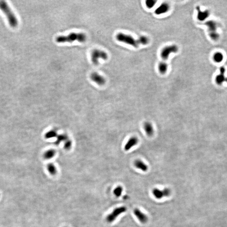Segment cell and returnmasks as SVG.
<instances>
[{"mask_svg": "<svg viewBox=\"0 0 227 227\" xmlns=\"http://www.w3.org/2000/svg\"><path fill=\"white\" fill-rule=\"evenodd\" d=\"M0 9L6 16L10 25L12 27H17L18 24V20L6 2L0 1Z\"/></svg>", "mask_w": 227, "mask_h": 227, "instance_id": "obj_1", "label": "cell"}, {"mask_svg": "<svg viewBox=\"0 0 227 227\" xmlns=\"http://www.w3.org/2000/svg\"><path fill=\"white\" fill-rule=\"evenodd\" d=\"M86 39L85 34L83 33H71L67 36H60L56 38V41L58 43L72 42L75 41L79 42H84Z\"/></svg>", "mask_w": 227, "mask_h": 227, "instance_id": "obj_2", "label": "cell"}, {"mask_svg": "<svg viewBox=\"0 0 227 227\" xmlns=\"http://www.w3.org/2000/svg\"><path fill=\"white\" fill-rule=\"evenodd\" d=\"M116 38L118 41L124 42L135 48H138L139 45L138 40L135 39L131 35L123 33H119L116 35Z\"/></svg>", "mask_w": 227, "mask_h": 227, "instance_id": "obj_3", "label": "cell"}, {"mask_svg": "<svg viewBox=\"0 0 227 227\" xmlns=\"http://www.w3.org/2000/svg\"><path fill=\"white\" fill-rule=\"evenodd\" d=\"M179 48L176 45H172L165 47L161 51L160 56L162 59V62H165L169 57L171 54L178 52Z\"/></svg>", "mask_w": 227, "mask_h": 227, "instance_id": "obj_4", "label": "cell"}, {"mask_svg": "<svg viewBox=\"0 0 227 227\" xmlns=\"http://www.w3.org/2000/svg\"><path fill=\"white\" fill-rule=\"evenodd\" d=\"M102 59L103 60H106L108 59V55L105 51L95 49L91 53V60L94 64L97 65L99 63V60Z\"/></svg>", "mask_w": 227, "mask_h": 227, "instance_id": "obj_5", "label": "cell"}, {"mask_svg": "<svg viewBox=\"0 0 227 227\" xmlns=\"http://www.w3.org/2000/svg\"><path fill=\"white\" fill-rule=\"evenodd\" d=\"M126 211L127 208L125 206H121L117 208L106 217V220L108 223H112L122 213H124Z\"/></svg>", "mask_w": 227, "mask_h": 227, "instance_id": "obj_6", "label": "cell"}, {"mask_svg": "<svg viewBox=\"0 0 227 227\" xmlns=\"http://www.w3.org/2000/svg\"><path fill=\"white\" fill-rule=\"evenodd\" d=\"M152 193L154 196L157 199H161L164 197L169 196L171 193V191L169 188H166L163 190L155 188L152 190Z\"/></svg>", "mask_w": 227, "mask_h": 227, "instance_id": "obj_7", "label": "cell"}, {"mask_svg": "<svg viewBox=\"0 0 227 227\" xmlns=\"http://www.w3.org/2000/svg\"><path fill=\"white\" fill-rule=\"evenodd\" d=\"M90 78L99 85H104L106 83V80L102 76L96 72H93L90 75Z\"/></svg>", "mask_w": 227, "mask_h": 227, "instance_id": "obj_8", "label": "cell"}, {"mask_svg": "<svg viewBox=\"0 0 227 227\" xmlns=\"http://www.w3.org/2000/svg\"><path fill=\"white\" fill-rule=\"evenodd\" d=\"M170 9V6L167 3H163L161 4L155 11V14L160 15L167 12Z\"/></svg>", "mask_w": 227, "mask_h": 227, "instance_id": "obj_9", "label": "cell"}, {"mask_svg": "<svg viewBox=\"0 0 227 227\" xmlns=\"http://www.w3.org/2000/svg\"><path fill=\"white\" fill-rule=\"evenodd\" d=\"M134 214L138 220L142 223H145L148 221V217L146 215L139 209L136 208L134 210Z\"/></svg>", "mask_w": 227, "mask_h": 227, "instance_id": "obj_10", "label": "cell"}, {"mask_svg": "<svg viewBox=\"0 0 227 227\" xmlns=\"http://www.w3.org/2000/svg\"><path fill=\"white\" fill-rule=\"evenodd\" d=\"M196 9L198 12L197 18L199 21H204L209 17V13L208 11H202L201 10L200 6H197Z\"/></svg>", "mask_w": 227, "mask_h": 227, "instance_id": "obj_11", "label": "cell"}, {"mask_svg": "<svg viewBox=\"0 0 227 227\" xmlns=\"http://www.w3.org/2000/svg\"><path fill=\"white\" fill-rule=\"evenodd\" d=\"M138 138L136 137H132L130 138L124 146V150L126 151H128L133 147L136 145L138 144Z\"/></svg>", "mask_w": 227, "mask_h": 227, "instance_id": "obj_12", "label": "cell"}, {"mask_svg": "<svg viewBox=\"0 0 227 227\" xmlns=\"http://www.w3.org/2000/svg\"><path fill=\"white\" fill-rule=\"evenodd\" d=\"M144 130L148 136L151 137L154 134V129L152 124L150 123H145L144 124Z\"/></svg>", "mask_w": 227, "mask_h": 227, "instance_id": "obj_13", "label": "cell"}, {"mask_svg": "<svg viewBox=\"0 0 227 227\" xmlns=\"http://www.w3.org/2000/svg\"><path fill=\"white\" fill-rule=\"evenodd\" d=\"M135 166L138 169H140L144 172H146L148 169V166L142 161L137 160L135 162Z\"/></svg>", "mask_w": 227, "mask_h": 227, "instance_id": "obj_14", "label": "cell"}, {"mask_svg": "<svg viewBox=\"0 0 227 227\" xmlns=\"http://www.w3.org/2000/svg\"><path fill=\"white\" fill-rule=\"evenodd\" d=\"M158 69L161 74L164 75L168 69V64L166 63L161 62L158 65Z\"/></svg>", "mask_w": 227, "mask_h": 227, "instance_id": "obj_15", "label": "cell"}, {"mask_svg": "<svg viewBox=\"0 0 227 227\" xmlns=\"http://www.w3.org/2000/svg\"><path fill=\"white\" fill-rule=\"evenodd\" d=\"M56 154V151L53 149L48 150L46 151L43 154V157L46 160H49L53 157Z\"/></svg>", "mask_w": 227, "mask_h": 227, "instance_id": "obj_16", "label": "cell"}, {"mask_svg": "<svg viewBox=\"0 0 227 227\" xmlns=\"http://www.w3.org/2000/svg\"><path fill=\"white\" fill-rule=\"evenodd\" d=\"M57 139L56 141H55V144L56 145L59 144L62 141H66L68 140L67 135L66 134H60L57 136Z\"/></svg>", "mask_w": 227, "mask_h": 227, "instance_id": "obj_17", "label": "cell"}, {"mask_svg": "<svg viewBox=\"0 0 227 227\" xmlns=\"http://www.w3.org/2000/svg\"><path fill=\"white\" fill-rule=\"evenodd\" d=\"M47 169L48 170V172L50 174L52 175H55L56 174L57 172V169L56 167L55 166V165L52 163H49L48 164L47 166Z\"/></svg>", "mask_w": 227, "mask_h": 227, "instance_id": "obj_18", "label": "cell"}, {"mask_svg": "<svg viewBox=\"0 0 227 227\" xmlns=\"http://www.w3.org/2000/svg\"><path fill=\"white\" fill-rule=\"evenodd\" d=\"M138 41L139 44L146 45L148 43V42H149V38L146 36L142 35L138 39Z\"/></svg>", "mask_w": 227, "mask_h": 227, "instance_id": "obj_19", "label": "cell"}, {"mask_svg": "<svg viewBox=\"0 0 227 227\" xmlns=\"http://www.w3.org/2000/svg\"><path fill=\"white\" fill-rule=\"evenodd\" d=\"M57 131L54 130H51L45 133V137L46 139H50L57 137Z\"/></svg>", "mask_w": 227, "mask_h": 227, "instance_id": "obj_20", "label": "cell"}, {"mask_svg": "<svg viewBox=\"0 0 227 227\" xmlns=\"http://www.w3.org/2000/svg\"><path fill=\"white\" fill-rule=\"evenodd\" d=\"M213 58L215 62L217 63H220L223 61L224 57L223 54L221 53L217 52L214 54Z\"/></svg>", "mask_w": 227, "mask_h": 227, "instance_id": "obj_21", "label": "cell"}, {"mask_svg": "<svg viewBox=\"0 0 227 227\" xmlns=\"http://www.w3.org/2000/svg\"><path fill=\"white\" fill-rule=\"evenodd\" d=\"M123 191V188L122 186H117L114 190V193L115 196L119 197L121 196Z\"/></svg>", "mask_w": 227, "mask_h": 227, "instance_id": "obj_22", "label": "cell"}, {"mask_svg": "<svg viewBox=\"0 0 227 227\" xmlns=\"http://www.w3.org/2000/svg\"><path fill=\"white\" fill-rule=\"evenodd\" d=\"M225 79L226 78L225 77L224 75L220 74L216 77V82L218 85H221L223 82L225 81Z\"/></svg>", "mask_w": 227, "mask_h": 227, "instance_id": "obj_23", "label": "cell"}, {"mask_svg": "<svg viewBox=\"0 0 227 227\" xmlns=\"http://www.w3.org/2000/svg\"><path fill=\"white\" fill-rule=\"evenodd\" d=\"M157 1L154 0H147L145 1V5L148 9H151L155 6Z\"/></svg>", "mask_w": 227, "mask_h": 227, "instance_id": "obj_24", "label": "cell"}, {"mask_svg": "<svg viewBox=\"0 0 227 227\" xmlns=\"http://www.w3.org/2000/svg\"><path fill=\"white\" fill-rule=\"evenodd\" d=\"M72 145V141L69 140H66L65 141V143L64 144V148L65 149L69 150L71 148Z\"/></svg>", "mask_w": 227, "mask_h": 227, "instance_id": "obj_25", "label": "cell"}, {"mask_svg": "<svg viewBox=\"0 0 227 227\" xmlns=\"http://www.w3.org/2000/svg\"><path fill=\"white\" fill-rule=\"evenodd\" d=\"M220 74L224 75L225 72H226V69L224 67H221L220 69Z\"/></svg>", "mask_w": 227, "mask_h": 227, "instance_id": "obj_26", "label": "cell"}, {"mask_svg": "<svg viewBox=\"0 0 227 227\" xmlns=\"http://www.w3.org/2000/svg\"><path fill=\"white\" fill-rule=\"evenodd\" d=\"M225 81L227 82V78H226V79H225Z\"/></svg>", "mask_w": 227, "mask_h": 227, "instance_id": "obj_27", "label": "cell"}]
</instances>
